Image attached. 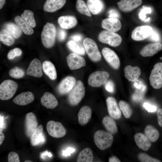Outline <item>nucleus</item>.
Returning a JSON list of instances; mask_svg holds the SVG:
<instances>
[{
	"label": "nucleus",
	"instance_id": "nucleus-38",
	"mask_svg": "<svg viewBox=\"0 0 162 162\" xmlns=\"http://www.w3.org/2000/svg\"><path fill=\"white\" fill-rule=\"evenodd\" d=\"M76 7L78 11L81 14L88 16H91L89 10L83 0H77Z\"/></svg>",
	"mask_w": 162,
	"mask_h": 162
},
{
	"label": "nucleus",
	"instance_id": "nucleus-57",
	"mask_svg": "<svg viewBox=\"0 0 162 162\" xmlns=\"http://www.w3.org/2000/svg\"><path fill=\"white\" fill-rule=\"evenodd\" d=\"M32 161L29 160H26L24 161V162H32Z\"/></svg>",
	"mask_w": 162,
	"mask_h": 162
},
{
	"label": "nucleus",
	"instance_id": "nucleus-28",
	"mask_svg": "<svg viewBox=\"0 0 162 162\" xmlns=\"http://www.w3.org/2000/svg\"><path fill=\"white\" fill-rule=\"evenodd\" d=\"M42 67L44 72L50 79L54 80L56 78V71L52 63L49 61H45L43 62Z\"/></svg>",
	"mask_w": 162,
	"mask_h": 162
},
{
	"label": "nucleus",
	"instance_id": "nucleus-19",
	"mask_svg": "<svg viewBox=\"0 0 162 162\" xmlns=\"http://www.w3.org/2000/svg\"><path fill=\"white\" fill-rule=\"evenodd\" d=\"M76 80L72 76H68L60 83L58 88L59 93L62 94H66L69 92L76 84Z\"/></svg>",
	"mask_w": 162,
	"mask_h": 162
},
{
	"label": "nucleus",
	"instance_id": "nucleus-6",
	"mask_svg": "<svg viewBox=\"0 0 162 162\" xmlns=\"http://www.w3.org/2000/svg\"><path fill=\"white\" fill-rule=\"evenodd\" d=\"M98 39L100 42L113 47L118 46L122 40L121 36L118 34L107 30L101 32L98 35Z\"/></svg>",
	"mask_w": 162,
	"mask_h": 162
},
{
	"label": "nucleus",
	"instance_id": "nucleus-12",
	"mask_svg": "<svg viewBox=\"0 0 162 162\" xmlns=\"http://www.w3.org/2000/svg\"><path fill=\"white\" fill-rule=\"evenodd\" d=\"M66 60L68 66L71 70L80 68L86 65L85 59L76 53L70 54L67 57Z\"/></svg>",
	"mask_w": 162,
	"mask_h": 162
},
{
	"label": "nucleus",
	"instance_id": "nucleus-2",
	"mask_svg": "<svg viewBox=\"0 0 162 162\" xmlns=\"http://www.w3.org/2000/svg\"><path fill=\"white\" fill-rule=\"evenodd\" d=\"M94 140L96 146L100 149L104 150L111 146L113 137L110 133L99 130L94 133Z\"/></svg>",
	"mask_w": 162,
	"mask_h": 162
},
{
	"label": "nucleus",
	"instance_id": "nucleus-41",
	"mask_svg": "<svg viewBox=\"0 0 162 162\" xmlns=\"http://www.w3.org/2000/svg\"><path fill=\"white\" fill-rule=\"evenodd\" d=\"M138 158L140 161L142 162H160L161 161L157 159L153 158L148 154L144 153H139Z\"/></svg>",
	"mask_w": 162,
	"mask_h": 162
},
{
	"label": "nucleus",
	"instance_id": "nucleus-9",
	"mask_svg": "<svg viewBox=\"0 0 162 162\" xmlns=\"http://www.w3.org/2000/svg\"><path fill=\"white\" fill-rule=\"evenodd\" d=\"M46 130L49 134L55 138H58L64 136L66 131L65 128L60 122L50 120L46 124Z\"/></svg>",
	"mask_w": 162,
	"mask_h": 162
},
{
	"label": "nucleus",
	"instance_id": "nucleus-24",
	"mask_svg": "<svg viewBox=\"0 0 162 162\" xmlns=\"http://www.w3.org/2000/svg\"><path fill=\"white\" fill-rule=\"evenodd\" d=\"M134 138L136 145L142 150L147 151L151 146V141L145 134L137 133L135 134Z\"/></svg>",
	"mask_w": 162,
	"mask_h": 162
},
{
	"label": "nucleus",
	"instance_id": "nucleus-35",
	"mask_svg": "<svg viewBox=\"0 0 162 162\" xmlns=\"http://www.w3.org/2000/svg\"><path fill=\"white\" fill-rule=\"evenodd\" d=\"M21 17L23 20L31 27L34 28L36 23L33 13L29 10H25L21 14Z\"/></svg>",
	"mask_w": 162,
	"mask_h": 162
},
{
	"label": "nucleus",
	"instance_id": "nucleus-3",
	"mask_svg": "<svg viewBox=\"0 0 162 162\" xmlns=\"http://www.w3.org/2000/svg\"><path fill=\"white\" fill-rule=\"evenodd\" d=\"M85 88L82 82L78 81L70 92L68 97V100L71 105H77L84 97Z\"/></svg>",
	"mask_w": 162,
	"mask_h": 162
},
{
	"label": "nucleus",
	"instance_id": "nucleus-48",
	"mask_svg": "<svg viewBox=\"0 0 162 162\" xmlns=\"http://www.w3.org/2000/svg\"><path fill=\"white\" fill-rule=\"evenodd\" d=\"M75 150V149L74 148L68 147L65 150L63 151L62 155L65 157L69 156L71 153L74 152Z\"/></svg>",
	"mask_w": 162,
	"mask_h": 162
},
{
	"label": "nucleus",
	"instance_id": "nucleus-8",
	"mask_svg": "<svg viewBox=\"0 0 162 162\" xmlns=\"http://www.w3.org/2000/svg\"><path fill=\"white\" fill-rule=\"evenodd\" d=\"M109 76V74L105 71H95L89 76L88 83L92 87H100L106 83Z\"/></svg>",
	"mask_w": 162,
	"mask_h": 162
},
{
	"label": "nucleus",
	"instance_id": "nucleus-39",
	"mask_svg": "<svg viewBox=\"0 0 162 162\" xmlns=\"http://www.w3.org/2000/svg\"><path fill=\"white\" fill-rule=\"evenodd\" d=\"M119 108L126 118H130L132 113V110L129 104L123 100H120L119 103Z\"/></svg>",
	"mask_w": 162,
	"mask_h": 162
},
{
	"label": "nucleus",
	"instance_id": "nucleus-7",
	"mask_svg": "<svg viewBox=\"0 0 162 162\" xmlns=\"http://www.w3.org/2000/svg\"><path fill=\"white\" fill-rule=\"evenodd\" d=\"M149 80L151 85L156 89L162 87V63L158 62L154 66L152 70Z\"/></svg>",
	"mask_w": 162,
	"mask_h": 162
},
{
	"label": "nucleus",
	"instance_id": "nucleus-23",
	"mask_svg": "<svg viewBox=\"0 0 162 162\" xmlns=\"http://www.w3.org/2000/svg\"><path fill=\"white\" fill-rule=\"evenodd\" d=\"M66 0H46L43 6L46 12H53L61 9L64 5Z\"/></svg>",
	"mask_w": 162,
	"mask_h": 162
},
{
	"label": "nucleus",
	"instance_id": "nucleus-21",
	"mask_svg": "<svg viewBox=\"0 0 162 162\" xmlns=\"http://www.w3.org/2000/svg\"><path fill=\"white\" fill-rule=\"evenodd\" d=\"M34 99V94L30 92H22L13 99L15 104L20 105H26L32 102Z\"/></svg>",
	"mask_w": 162,
	"mask_h": 162
},
{
	"label": "nucleus",
	"instance_id": "nucleus-33",
	"mask_svg": "<svg viewBox=\"0 0 162 162\" xmlns=\"http://www.w3.org/2000/svg\"><path fill=\"white\" fill-rule=\"evenodd\" d=\"M144 133L146 136L152 142L156 141L159 137L158 131L151 125H149L146 127L144 130Z\"/></svg>",
	"mask_w": 162,
	"mask_h": 162
},
{
	"label": "nucleus",
	"instance_id": "nucleus-31",
	"mask_svg": "<svg viewBox=\"0 0 162 162\" xmlns=\"http://www.w3.org/2000/svg\"><path fill=\"white\" fill-rule=\"evenodd\" d=\"M93 156L92 150L86 148L82 150L79 153L76 160L77 162H92Z\"/></svg>",
	"mask_w": 162,
	"mask_h": 162
},
{
	"label": "nucleus",
	"instance_id": "nucleus-40",
	"mask_svg": "<svg viewBox=\"0 0 162 162\" xmlns=\"http://www.w3.org/2000/svg\"><path fill=\"white\" fill-rule=\"evenodd\" d=\"M24 74L25 73L23 70L17 67L12 68L9 72V76L15 79L21 78L24 76Z\"/></svg>",
	"mask_w": 162,
	"mask_h": 162
},
{
	"label": "nucleus",
	"instance_id": "nucleus-27",
	"mask_svg": "<svg viewBox=\"0 0 162 162\" xmlns=\"http://www.w3.org/2000/svg\"><path fill=\"white\" fill-rule=\"evenodd\" d=\"M92 110L88 106H84L80 109L78 114V121L81 125L86 124L92 116Z\"/></svg>",
	"mask_w": 162,
	"mask_h": 162
},
{
	"label": "nucleus",
	"instance_id": "nucleus-10",
	"mask_svg": "<svg viewBox=\"0 0 162 162\" xmlns=\"http://www.w3.org/2000/svg\"><path fill=\"white\" fill-rule=\"evenodd\" d=\"M152 32V29L150 26H138L136 27L132 31L131 38L134 40H142L148 38L151 35Z\"/></svg>",
	"mask_w": 162,
	"mask_h": 162
},
{
	"label": "nucleus",
	"instance_id": "nucleus-51",
	"mask_svg": "<svg viewBox=\"0 0 162 162\" xmlns=\"http://www.w3.org/2000/svg\"><path fill=\"white\" fill-rule=\"evenodd\" d=\"M109 18H117L118 17V14L117 12L114 9H111L109 11Z\"/></svg>",
	"mask_w": 162,
	"mask_h": 162
},
{
	"label": "nucleus",
	"instance_id": "nucleus-36",
	"mask_svg": "<svg viewBox=\"0 0 162 162\" xmlns=\"http://www.w3.org/2000/svg\"><path fill=\"white\" fill-rule=\"evenodd\" d=\"M0 41L8 46L12 45L14 43V38L6 29H2L0 32Z\"/></svg>",
	"mask_w": 162,
	"mask_h": 162
},
{
	"label": "nucleus",
	"instance_id": "nucleus-45",
	"mask_svg": "<svg viewBox=\"0 0 162 162\" xmlns=\"http://www.w3.org/2000/svg\"><path fill=\"white\" fill-rule=\"evenodd\" d=\"M105 87L108 92L112 93L114 91V86L113 82L111 80H108L105 84Z\"/></svg>",
	"mask_w": 162,
	"mask_h": 162
},
{
	"label": "nucleus",
	"instance_id": "nucleus-55",
	"mask_svg": "<svg viewBox=\"0 0 162 162\" xmlns=\"http://www.w3.org/2000/svg\"><path fill=\"white\" fill-rule=\"evenodd\" d=\"M0 145H1L4 139V135L2 133L1 129H0Z\"/></svg>",
	"mask_w": 162,
	"mask_h": 162
},
{
	"label": "nucleus",
	"instance_id": "nucleus-17",
	"mask_svg": "<svg viewBox=\"0 0 162 162\" xmlns=\"http://www.w3.org/2000/svg\"><path fill=\"white\" fill-rule=\"evenodd\" d=\"M162 49V44L160 43H150L144 46L140 53L144 57L153 56Z\"/></svg>",
	"mask_w": 162,
	"mask_h": 162
},
{
	"label": "nucleus",
	"instance_id": "nucleus-47",
	"mask_svg": "<svg viewBox=\"0 0 162 162\" xmlns=\"http://www.w3.org/2000/svg\"><path fill=\"white\" fill-rule=\"evenodd\" d=\"M67 33L65 30L62 29L58 30V38L60 41L64 40L66 38Z\"/></svg>",
	"mask_w": 162,
	"mask_h": 162
},
{
	"label": "nucleus",
	"instance_id": "nucleus-4",
	"mask_svg": "<svg viewBox=\"0 0 162 162\" xmlns=\"http://www.w3.org/2000/svg\"><path fill=\"white\" fill-rule=\"evenodd\" d=\"M17 83L14 81L7 80L3 81L0 85V99L7 100L12 98L18 88Z\"/></svg>",
	"mask_w": 162,
	"mask_h": 162
},
{
	"label": "nucleus",
	"instance_id": "nucleus-13",
	"mask_svg": "<svg viewBox=\"0 0 162 162\" xmlns=\"http://www.w3.org/2000/svg\"><path fill=\"white\" fill-rule=\"evenodd\" d=\"M36 117L32 112L27 113L26 116L25 122V133L28 137L31 136L38 127Z\"/></svg>",
	"mask_w": 162,
	"mask_h": 162
},
{
	"label": "nucleus",
	"instance_id": "nucleus-46",
	"mask_svg": "<svg viewBox=\"0 0 162 162\" xmlns=\"http://www.w3.org/2000/svg\"><path fill=\"white\" fill-rule=\"evenodd\" d=\"M143 106L149 112H154L156 111L157 108L156 106L145 102L143 104Z\"/></svg>",
	"mask_w": 162,
	"mask_h": 162
},
{
	"label": "nucleus",
	"instance_id": "nucleus-25",
	"mask_svg": "<svg viewBox=\"0 0 162 162\" xmlns=\"http://www.w3.org/2000/svg\"><path fill=\"white\" fill-rule=\"evenodd\" d=\"M58 22L61 28L68 29L75 26L77 24V20L74 16H63L58 18Z\"/></svg>",
	"mask_w": 162,
	"mask_h": 162
},
{
	"label": "nucleus",
	"instance_id": "nucleus-53",
	"mask_svg": "<svg viewBox=\"0 0 162 162\" xmlns=\"http://www.w3.org/2000/svg\"><path fill=\"white\" fill-rule=\"evenodd\" d=\"M109 162H120V160L115 156H112L109 158Z\"/></svg>",
	"mask_w": 162,
	"mask_h": 162
},
{
	"label": "nucleus",
	"instance_id": "nucleus-16",
	"mask_svg": "<svg viewBox=\"0 0 162 162\" xmlns=\"http://www.w3.org/2000/svg\"><path fill=\"white\" fill-rule=\"evenodd\" d=\"M42 67L40 61L34 58L31 62L26 71L27 75L37 77H40L43 75Z\"/></svg>",
	"mask_w": 162,
	"mask_h": 162
},
{
	"label": "nucleus",
	"instance_id": "nucleus-50",
	"mask_svg": "<svg viewBox=\"0 0 162 162\" xmlns=\"http://www.w3.org/2000/svg\"><path fill=\"white\" fill-rule=\"evenodd\" d=\"M149 37H150V40L152 41H157L159 40V37L158 34L153 31L152 34Z\"/></svg>",
	"mask_w": 162,
	"mask_h": 162
},
{
	"label": "nucleus",
	"instance_id": "nucleus-32",
	"mask_svg": "<svg viewBox=\"0 0 162 162\" xmlns=\"http://www.w3.org/2000/svg\"><path fill=\"white\" fill-rule=\"evenodd\" d=\"M87 6L93 14H99L103 8V4L100 0H87Z\"/></svg>",
	"mask_w": 162,
	"mask_h": 162
},
{
	"label": "nucleus",
	"instance_id": "nucleus-44",
	"mask_svg": "<svg viewBox=\"0 0 162 162\" xmlns=\"http://www.w3.org/2000/svg\"><path fill=\"white\" fill-rule=\"evenodd\" d=\"M151 9L149 8H145L142 9L139 14V17L140 19L144 20L146 18V14L150 13Z\"/></svg>",
	"mask_w": 162,
	"mask_h": 162
},
{
	"label": "nucleus",
	"instance_id": "nucleus-37",
	"mask_svg": "<svg viewBox=\"0 0 162 162\" xmlns=\"http://www.w3.org/2000/svg\"><path fill=\"white\" fill-rule=\"evenodd\" d=\"M67 45L71 51L75 53L81 55H84L85 54V48L74 41H69L67 43Z\"/></svg>",
	"mask_w": 162,
	"mask_h": 162
},
{
	"label": "nucleus",
	"instance_id": "nucleus-29",
	"mask_svg": "<svg viewBox=\"0 0 162 162\" xmlns=\"http://www.w3.org/2000/svg\"><path fill=\"white\" fill-rule=\"evenodd\" d=\"M102 123L106 129L110 133L114 134L117 133L118 129L116 123L112 117L105 116L103 119Z\"/></svg>",
	"mask_w": 162,
	"mask_h": 162
},
{
	"label": "nucleus",
	"instance_id": "nucleus-30",
	"mask_svg": "<svg viewBox=\"0 0 162 162\" xmlns=\"http://www.w3.org/2000/svg\"><path fill=\"white\" fill-rule=\"evenodd\" d=\"M14 20L16 24L24 34L28 35L33 34L34 30L32 28L29 26L21 17L17 16L15 17Z\"/></svg>",
	"mask_w": 162,
	"mask_h": 162
},
{
	"label": "nucleus",
	"instance_id": "nucleus-42",
	"mask_svg": "<svg viewBox=\"0 0 162 162\" xmlns=\"http://www.w3.org/2000/svg\"><path fill=\"white\" fill-rule=\"evenodd\" d=\"M22 53V51L20 49L16 48L9 52L7 55V58L9 60H12L16 56H21Z\"/></svg>",
	"mask_w": 162,
	"mask_h": 162
},
{
	"label": "nucleus",
	"instance_id": "nucleus-26",
	"mask_svg": "<svg viewBox=\"0 0 162 162\" xmlns=\"http://www.w3.org/2000/svg\"><path fill=\"white\" fill-rule=\"evenodd\" d=\"M42 104L47 109H53L58 105V102L55 96L49 92L45 93L40 99Z\"/></svg>",
	"mask_w": 162,
	"mask_h": 162
},
{
	"label": "nucleus",
	"instance_id": "nucleus-11",
	"mask_svg": "<svg viewBox=\"0 0 162 162\" xmlns=\"http://www.w3.org/2000/svg\"><path fill=\"white\" fill-rule=\"evenodd\" d=\"M102 53L105 59L114 69H118L120 65V61L116 52L110 49L104 48L102 50Z\"/></svg>",
	"mask_w": 162,
	"mask_h": 162
},
{
	"label": "nucleus",
	"instance_id": "nucleus-34",
	"mask_svg": "<svg viewBox=\"0 0 162 162\" xmlns=\"http://www.w3.org/2000/svg\"><path fill=\"white\" fill-rule=\"evenodd\" d=\"M5 29L14 38L17 39L21 35L22 31L18 26L14 23L9 22L7 23L5 26Z\"/></svg>",
	"mask_w": 162,
	"mask_h": 162
},
{
	"label": "nucleus",
	"instance_id": "nucleus-18",
	"mask_svg": "<svg viewBox=\"0 0 162 162\" xmlns=\"http://www.w3.org/2000/svg\"><path fill=\"white\" fill-rule=\"evenodd\" d=\"M142 3V0H121L117 4L122 11L128 12L139 7Z\"/></svg>",
	"mask_w": 162,
	"mask_h": 162
},
{
	"label": "nucleus",
	"instance_id": "nucleus-1",
	"mask_svg": "<svg viewBox=\"0 0 162 162\" xmlns=\"http://www.w3.org/2000/svg\"><path fill=\"white\" fill-rule=\"evenodd\" d=\"M56 35V29L52 23L47 22L44 26L41 34L42 43L46 48H49L54 45Z\"/></svg>",
	"mask_w": 162,
	"mask_h": 162
},
{
	"label": "nucleus",
	"instance_id": "nucleus-14",
	"mask_svg": "<svg viewBox=\"0 0 162 162\" xmlns=\"http://www.w3.org/2000/svg\"><path fill=\"white\" fill-rule=\"evenodd\" d=\"M108 113L112 118L118 119L121 116V110L118 106L116 100L112 97H108L106 99Z\"/></svg>",
	"mask_w": 162,
	"mask_h": 162
},
{
	"label": "nucleus",
	"instance_id": "nucleus-43",
	"mask_svg": "<svg viewBox=\"0 0 162 162\" xmlns=\"http://www.w3.org/2000/svg\"><path fill=\"white\" fill-rule=\"evenodd\" d=\"M8 161L9 162H20L18 154L13 151L10 152L8 155Z\"/></svg>",
	"mask_w": 162,
	"mask_h": 162
},
{
	"label": "nucleus",
	"instance_id": "nucleus-56",
	"mask_svg": "<svg viewBox=\"0 0 162 162\" xmlns=\"http://www.w3.org/2000/svg\"><path fill=\"white\" fill-rule=\"evenodd\" d=\"M6 0H0V9H1L5 3Z\"/></svg>",
	"mask_w": 162,
	"mask_h": 162
},
{
	"label": "nucleus",
	"instance_id": "nucleus-5",
	"mask_svg": "<svg viewBox=\"0 0 162 162\" xmlns=\"http://www.w3.org/2000/svg\"><path fill=\"white\" fill-rule=\"evenodd\" d=\"M83 44L86 51L91 60L94 62L101 60L100 53L96 43L94 40L89 38H86L83 40Z\"/></svg>",
	"mask_w": 162,
	"mask_h": 162
},
{
	"label": "nucleus",
	"instance_id": "nucleus-52",
	"mask_svg": "<svg viewBox=\"0 0 162 162\" xmlns=\"http://www.w3.org/2000/svg\"><path fill=\"white\" fill-rule=\"evenodd\" d=\"M71 38L75 41H79L82 40V37L80 34H76L72 36Z\"/></svg>",
	"mask_w": 162,
	"mask_h": 162
},
{
	"label": "nucleus",
	"instance_id": "nucleus-54",
	"mask_svg": "<svg viewBox=\"0 0 162 162\" xmlns=\"http://www.w3.org/2000/svg\"><path fill=\"white\" fill-rule=\"evenodd\" d=\"M48 155L49 157H51L52 155L50 152H48L47 151H45L40 154V157L42 158L44 156Z\"/></svg>",
	"mask_w": 162,
	"mask_h": 162
},
{
	"label": "nucleus",
	"instance_id": "nucleus-15",
	"mask_svg": "<svg viewBox=\"0 0 162 162\" xmlns=\"http://www.w3.org/2000/svg\"><path fill=\"white\" fill-rule=\"evenodd\" d=\"M102 27L108 31L116 32L121 28L122 24L117 18H109L104 20L101 23Z\"/></svg>",
	"mask_w": 162,
	"mask_h": 162
},
{
	"label": "nucleus",
	"instance_id": "nucleus-20",
	"mask_svg": "<svg viewBox=\"0 0 162 162\" xmlns=\"http://www.w3.org/2000/svg\"><path fill=\"white\" fill-rule=\"evenodd\" d=\"M45 137L43 134V126L40 124L38 126L30 136V142L33 146H38L45 142Z\"/></svg>",
	"mask_w": 162,
	"mask_h": 162
},
{
	"label": "nucleus",
	"instance_id": "nucleus-22",
	"mask_svg": "<svg viewBox=\"0 0 162 162\" xmlns=\"http://www.w3.org/2000/svg\"><path fill=\"white\" fill-rule=\"evenodd\" d=\"M125 77L129 81H135L140 76L141 70L137 66H132L130 65L126 66L124 69Z\"/></svg>",
	"mask_w": 162,
	"mask_h": 162
},
{
	"label": "nucleus",
	"instance_id": "nucleus-49",
	"mask_svg": "<svg viewBox=\"0 0 162 162\" xmlns=\"http://www.w3.org/2000/svg\"><path fill=\"white\" fill-rule=\"evenodd\" d=\"M157 116L159 125L162 127V109H159L157 111Z\"/></svg>",
	"mask_w": 162,
	"mask_h": 162
}]
</instances>
